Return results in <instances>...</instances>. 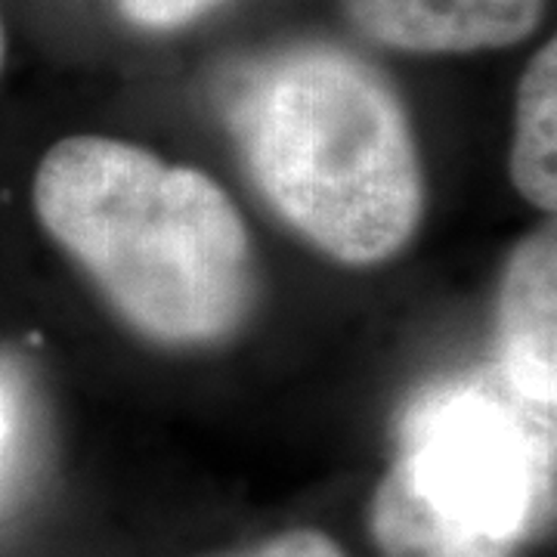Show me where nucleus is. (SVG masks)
Returning <instances> with one entry per match:
<instances>
[{"mask_svg": "<svg viewBox=\"0 0 557 557\" xmlns=\"http://www.w3.org/2000/svg\"><path fill=\"white\" fill-rule=\"evenodd\" d=\"M47 233L146 338L233 335L248 313L251 242L211 177L109 137L57 143L35 177Z\"/></svg>", "mask_w": 557, "mask_h": 557, "instance_id": "nucleus-1", "label": "nucleus"}, {"mask_svg": "<svg viewBox=\"0 0 557 557\" xmlns=\"http://www.w3.org/2000/svg\"><path fill=\"white\" fill-rule=\"evenodd\" d=\"M233 124L260 193L325 255L369 267L412 239L424 208L416 139L391 84L359 57L300 47L263 62Z\"/></svg>", "mask_w": 557, "mask_h": 557, "instance_id": "nucleus-2", "label": "nucleus"}, {"mask_svg": "<svg viewBox=\"0 0 557 557\" xmlns=\"http://www.w3.org/2000/svg\"><path fill=\"white\" fill-rule=\"evenodd\" d=\"M555 406L493 366L412 406L372 527L394 557H505L552 505Z\"/></svg>", "mask_w": 557, "mask_h": 557, "instance_id": "nucleus-3", "label": "nucleus"}, {"mask_svg": "<svg viewBox=\"0 0 557 557\" xmlns=\"http://www.w3.org/2000/svg\"><path fill=\"white\" fill-rule=\"evenodd\" d=\"M366 38L409 53H471L536 32L542 0H344Z\"/></svg>", "mask_w": 557, "mask_h": 557, "instance_id": "nucleus-4", "label": "nucleus"}, {"mask_svg": "<svg viewBox=\"0 0 557 557\" xmlns=\"http://www.w3.org/2000/svg\"><path fill=\"white\" fill-rule=\"evenodd\" d=\"M555 230L527 239L508 260L498 295V369L527 399L557 397V248Z\"/></svg>", "mask_w": 557, "mask_h": 557, "instance_id": "nucleus-5", "label": "nucleus"}, {"mask_svg": "<svg viewBox=\"0 0 557 557\" xmlns=\"http://www.w3.org/2000/svg\"><path fill=\"white\" fill-rule=\"evenodd\" d=\"M511 177L542 211L557 205V44L548 40L527 65L518 87V131Z\"/></svg>", "mask_w": 557, "mask_h": 557, "instance_id": "nucleus-6", "label": "nucleus"}, {"mask_svg": "<svg viewBox=\"0 0 557 557\" xmlns=\"http://www.w3.org/2000/svg\"><path fill=\"white\" fill-rule=\"evenodd\" d=\"M226 557H344L338 545L325 533L317 530H292L285 536L270 539L251 552H239V555Z\"/></svg>", "mask_w": 557, "mask_h": 557, "instance_id": "nucleus-7", "label": "nucleus"}, {"mask_svg": "<svg viewBox=\"0 0 557 557\" xmlns=\"http://www.w3.org/2000/svg\"><path fill=\"white\" fill-rule=\"evenodd\" d=\"M211 3H218V0H121L127 20L139 22V25H156V28L196 20Z\"/></svg>", "mask_w": 557, "mask_h": 557, "instance_id": "nucleus-8", "label": "nucleus"}, {"mask_svg": "<svg viewBox=\"0 0 557 557\" xmlns=\"http://www.w3.org/2000/svg\"><path fill=\"white\" fill-rule=\"evenodd\" d=\"M7 440H10V403L0 391V458H3V449H7Z\"/></svg>", "mask_w": 557, "mask_h": 557, "instance_id": "nucleus-9", "label": "nucleus"}, {"mask_svg": "<svg viewBox=\"0 0 557 557\" xmlns=\"http://www.w3.org/2000/svg\"><path fill=\"white\" fill-rule=\"evenodd\" d=\"M3 57H7V32H3V16H0V69H3Z\"/></svg>", "mask_w": 557, "mask_h": 557, "instance_id": "nucleus-10", "label": "nucleus"}]
</instances>
